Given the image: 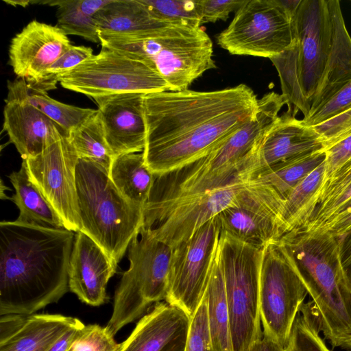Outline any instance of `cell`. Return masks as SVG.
Masks as SVG:
<instances>
[{"label": "cell", "mask_w": 351, "mask_h": 351, "mask_svg": "<svg viewBox=\"0 0 351 351\" xmlns=\"http://www.w3.org/2000/svg\"><path fill=\"white\" fill-rule=\"evenodd\" d=\"M185 351H216L209 332L205 293L191 319Z\"/></svg>", "instance_id": "cell-38"}, {"label": "cell", "mask_w": 351, "mask_h": 351, "mask_svg": "<svg viewBox=\"0 0 351 351\" xmlns=\"http://www.w3.org/2000/svg\"><path fill=\"white\" fill-rule=\"evenodd\" d=\"M323 145V152L351 134V108L311 126Z\"/></svg>", "instance_id": "cell-39"}, {"label": "cell", "mask_w": 351, "mask_h": 351, "mask_svg": "<svg viewBox=\"0 0 351 351\" xmlns=\"http://www.w3.org/2000/svg\"><path fill=\"white\" fill-rule=\"evenodd\" d=\"M230 315L233 351H248L263 334L260 316V271L263 249L224 232L219 241Z\"/></svg>", "instance_id": "cell-9"}, {"label": "cell", "mask_w": 351, "mask_h": 351, "mask_svg": "<svg viewBox=\"0 0 351 351\" xmlns=\"http://www.w3.org/2000/svg\"><path fill=\"white\" fill-rule=\"evenodd\" d=\"M351 199V158L339 167L317 190L309 212L298 228L325 232Z\"/></svg>", "instance_id": "cell-25"}, {"label": "cell", "mask_w": 351, "mask_h": 351, "mask_svg": "<svg viewBox=\"0 0 351 351\" xmlns=\"http://www.w3.org/2000/svg\"><path fill=\"white\" fill-rule=\"evenodd\" d=\"M350 210H351V199H350V201H349V202H348V203H347V204H346L343 207V208H342V210H341V211L340 214L337 216V217H338L339 216H340L341 215H342V214H343V213H347V212H348V211H350ZM337 218H336V219H337ZM335 220H334V221H335Z\"/></svg>", "instance_id": "cell-48"}, {"label": "cell", "mask_w": 351, "mask_h": 351, "mask_svg": "<svg viewBox=\"0 0 351 351\" xmlns=\"http://www.w3.org/2000/svg\"><path fill=\"white\" fill-rule=\"evenodd\" d=\"M7 3L11 4L14 6L16 5H20L23 7L27 6L29 3H32V1H4Z\"/></svg>", "instance_id": "cell-47"}, {"label": "cell", "mask_w": 351, "mask_h": 351, "mask_svg": "<svg viewBox=\"0 0 351 351\" xmlns=\"http://www.w3.org/2000/svg\"><path fill=\"white\" fill-rule=\"evenodd\" d=\"M246 182L234 181L199 193L150 197L144 206L143 227L174 249L234 204Z\"/></svg>", "instance_id": "cell-11"}, {"label": "cell", "mask_w": 351, "mask_h": 351, "mask_svg": "<svg viewBox=\"0 0 351 351\" xmlns=\"http://www.w3.org/2000/svg\"><path fill=\"white\" fill-rule=\"evenodd\" d=\"M109 176L123 196L143 207L151 195L156 178L147 167L143 152L116 156Z\"/></svg>", "instance_id": "cell-28"}, {"label": "cell", "mask_w": 351, "mask_h": 351, "mask_svg": "<svg viewBox=\"0 0 351 351\" xmlns=\"http://www.w3.org/2000/svg\"><path fill=\"white\" fill-rule=\"evenodd\" d=\"M191 319L177 306L156 303L119 344L118 351H185Z\"/></svg>", "instance_id": "cell-22"}, {"label": "cell", "mask_w": 351, "mask_h": 351, "mask_svg": "<svg viewBox=\"0 0 351 351\" xmlns=\"http://www.w3.org/2000/svg\"><path fill=\"white\" fill-rule=\"evenodd\" d=\"M99 33L140 35L172 24L155 16L141 0H111L95 15Z\"/></svg>", "instance_id": "cell-24"}, {"label": "cell", "mask_w": 351, "mask_h": 351, "mask_svg": "<svg viewBox=\"0 0 351 351\" xmlns=\"http://www.w3.org/2000/svg\"><path fill=\"white\" fill-rule=\"evenodd\" d=\"M119 344L107 326L84 325L69 351H118Z\"/></svg>", "instance_id": "cell-37"}, {"label": "cell", "mask_w": 351, "mask_h": 351, "mask_svg": "<svg viewBox=\"0 0 351 351\" xmlns=\"http://www.w3.org/2000/svg\"><path fill=\"white\" fill-rule=\"evenodd\" d=\"M15 193L10 199L19 210L17 221L46 227L62 228L63 223L56 211L30 180L25 164L9 175Z\"/></svg>", "instance_id": "cell-27"}, {"label": "cell", "mask_w": 351, "mask_h": 351, "mask_svg": "<svg viewBox=\"0 0 351 351\" xmlns=\"http://www.w3.org/2000/svg\"><path fill=\"white\" fill-rule=\"evenodd\" d=\"M287 101L270 92L258 99L254 117L184 169L174 189L158 196L187 195L212 190L240 179L245 161L258 147ZM245 182V181H244Z\"/></svg>", "instance_id": "cell-7"}, {"label": "cell", "mask_w": 351, "mask_h": 351, "mask_svg": "<svg viewBox=\"0 0 351 351\" xmlns=\"http://www.w3.org/2000/svg\"><path fill=\"white\" fill-rule=\"evenodd\" d=\"M77 319L59 314L2 315L0 351H47Z\"/></svg>", "instance_id": "cell-23"}, {"label": "cell", "mask_w": 351, "mask_h": 351, "mask_svg": "<svg viewBox=\"0 0 351 351\" xmlns=\"http://www.w3.org/2000/svg\"><path fill=\"white\" fill-rule=\"evenodd\" d=\"M258 105L257 95L244 84L145 95L147 167L156 177L182 170L252 119Z\"/></svg>", "instance_id": "cell-1"}, {"label": "cell", "mask_w": 351, "mask_h": 351, "mask_svg": "<svg viewBox=\"0 0 351 351\" xmlns=\"http://www.w3.org/2000/svg\"><path fill=\"white\" fill-rule=\"evenodd\" d=\"M73 232L23 223H0V315H32L69 290Z\"/></svg>", "instance_id": "cell-3"}, {"label": "cell", "mask_w": 351, "mask_h": 351, "mask_svg": "<svg viewBox=\"0 0 351 351\" xmlns=\"http://www.w3.org/2000/svg\"><path fill=\"white\" fill-rule=\"evenodd\" d=\"M325 159V152H319L275 165L252 180L269 186L285 201L296 186Z\"/></svg>", "instance_id": "cell-29"}, {"label": "cell", "mask_w": 351, "mask_h": 351, "mask_svg": "<svg viewBox=\"0 0 351 351\" xmlns=\"http://www.w3.org/2000/svg\"><path fill=\"white\" fill-rule=\"evenodd\" d=\"M81 230L118 264L143 226V208L117 189L100 165L79 158L75 171Z\"/></svg>", "instance_id": "cell-6"}, {"label": "cell", "mask_w": 351, "mask_h": 351, "mask_svg": "<svg viewBox=\"0 0 351 351\" xmlns=\"http://www.w3.org/2000/svg\"><path fill=\"white\" fill-rule=\"evenodd\" d=\"M144 96L130 93L93 99L97 105L106 140L114 158L143 152L145 149Z\"/></svg>", "instance_id": "cell-20"}, {"label": "cell", "mask_w": 351, "mask_h": 351, "mask_svg": "<svg viewBox=\"0 0 351 351\" xmlns=\"http://www.w3.org/2000/svg\"><path fill=\"white\" fill-rule=\"evenodd\" d=\"M319 322L313 301L303 303L284 351H330L319 335Z\"/></svg>", "instance_id": "cell-32"}, {"label": "cell", "mask_w": 351, "mask_h": 351, "mask_svg": "<svg viewBox=\"0 0 351 351\" xmlns=\"http://www.w3.org/2000/svg\"><path fill=\"white\" fill-rule=\"evenodd\" d=\"M284 202L269 186L249 180L234 204L217 215L220 231L263 249L286 232L282 220Z\"/></svg>", "instance_id": "cell-15"}, {"label": "cell", "mask_w": 351, "mask_h": 351, "mask_svg": "<svg viewBox=\"0 0 351 351\" xmlns=\"http://www.w3.org/2000/svg\"><path fill=\"white\" fill-rule=\"evenodd\" d=\"M38 3L57 6V25L66 35H75L89 41L99 43L95 16L80 8L79 0L43 1Z\"/></svg>", "instance_id": "cell-33"}, {"label": "cell", "mask_w": 351, "mask_h": 351, "mask_svg": "<svg viewBox=\"0 0 351 351\" xmlns=\"http://www.w3.org/2000/svg\"><path fill=\"white\" fill-rule=\"evenodd\" d=\"M248 351H284V348L264 334L254 341Z\"/></svg>", "instance_id": "cell-46"}, {"label": "cell", "mask_w": 351, "mask_h": 351, "mask_svg": "<svg viewBox=\"0 0 351 351\" xmlns=\"http://www.w3.org/2000/svg\"><path fill=\"white\" fill-rule=\"evenodd\" d=\"M71 45L58 26L33 20L12 39L9 63L19 78L33 84Z\"/></svg>", "instance_id": "cell-19"}, {"label": "cell", "mask_w": 351, "mask_h": 351, "mask_svg": "<svg viewBox=\"0 0 351 351\" xmlns=\"http://www.w3.org/2000/svg\"><path fill=\"white\" fill-rule=\"evenodd\" d=\"M247 0H199L202 23L226 21L231 12H237Z\"/></svg>", "instance_id": "cell-41"}, {"label": "cell", "mask_w": 351, "mask_h": 351, "mask_svg": "<svg viewBox=\"0 0 351 351\" xmlns=\"http://www.w3.org/2000/svg\"><path fill=\"white\" fill-rule=\"evenodd\" d=\"M311 295L320 330L332 347L351 351V290L339 254V237L292 229L279 239Z\"/></svg>", "instance_id": "cell-4"}, {"label": "cell", "mask_w": 351, "mask_h": 351, "mask_svg": "<svg viewBox=\"0 0 351 351\" xmlns=\"http://www.w3.org/2000/svg\"><path fill=\"white\" fill-rule=\"evenodd\" d=\"M220 232L216 216L173 249L165 302L191 318L204 295Z\"/></svg>", "instance_id": "cell-14"}, {"label": "cell", "mask_w": 351, "mask_h": 351, "mask_svg": "<svg viewBox=\"0 0 351 351\" xmlns=\"http://www.w3.org/2000/svg\"><path fill=\"white\" fill-rule=\"evenodd\" d=\"M295 114L289 109L279 115L245 162L241 171L243 180H251L275 165L323 152L313 128L304 125Z\"/></svg>", "instance_id": "cell-18"}, {"label": "cell", "mask_w": 351, "mask_h": 351, "mask_svg": "<svg viewBox=\"0 0 351 351\" xmlns=\"http://www.w3.org/2000/svg\"><path fill=\"white\" fill-rule=\"evenodd\" d=\"M292 13L282 0H247L217 36L232 55L271 59L291 44Z\"/></svg>", "instance_id": "cell-13"}, {"label": "cell", "mask_w": 351, "mask_h": 351, "mask_svg": "<svg viewBox=\"0 0 351 351\" xmlns=\"http://www.w3.org/2000/svg\"><path fill=\"white\" fill-rule=\"evenodd\" d=\"M324 152L326 154L325 171L322 184L351 158V134Z\"/></svg>", "instance_id": "cell-42"}, {"label": "cell", "mask_w": 351, "mask_h": 351, "mask_svg": "<svg viewBox=\"0 0 351 351\" xmlns=\"http://www.w3.org/2000/svg\"><path fill=\"white\" fill-rule=\"evenodd\" d=\"M28 98L36 107L63 128L68 135L97 111L62 103L49 97L47 92L29 86Z\"/></svg>", "instance_id": "cell-34"}, {"label": "cell", "mask_w": 351, "mask_h": 351, "mask_svg": "<svg viewBox=\"0 0 351 351\" xmlns=\"http://www.w3.org/2000/svg\"><path fill=\"white\" fill-rule=\"evenodd\" d=\"M61 86L92 99L122 93L170 91L160 73L145 63L117 51L101 48L64 75Z\"/></svg>", "instance_id": "cell-12"}, {"label": "cell", "mask_w": 351, "mask_h": 351, "mask_svg": "<svg viewBox=\"0 0 351 351\" xmlns=\"http://www.w3.org/2000/svg\"><path fill=\"white\" fill-rule=\"evenodd\" d=\"M324 171L325 160L299 183L285 199L282 220L286 232L300 227L304 221L314 197L322 185Z\"/></svg>", "instance_id": "cell-31"}, {"label": "cell", "mask_w": 351, "mask_h": 351, "mask_svg": "<svg viewBox=\"0 0 351 351\" xmlns=\"http://www.w3.org/2000/svg\"><path fill=\"white\" fill-rule=\"evenodd\" d=\"M130 265L115 291L112 313L106 325L115 335L143 317L153 304L165 300L173 249L142 227L128 248Z\"/></svg>", "instance_id": "cell-8"}, {"label": "cell", "mask_w": 351, "mask_h": 351, "mask_svg": "<svg viewBox=\"0 0 351 351\" xmlns=\"http://www.w3.org/2000/svg\"><path fill=\"white\" fill-rule=\"evenodd\" d=\"M205 295L209 332L214 348L216 351H233L219 242L212 262Z\"/></svg>", "instance_id": "cell-26"}, {"label": "cell", "mask_w": 351, "mask_h": 351, "mask_svg": "<svg viewBox=\"0 0 351 351\" xmlns=\"http://www.w3.org/2000/svg\"><path fill=\"white\" fill-rule=\"evenodd\" d=\"M158 18L193 27L202 24L199 0H141Z\"/></svg>", "instance_id": "cell-35"}, {"label": "cell", "mask_w": 351, "mask_h": 351, "mask_svg": "<svg viewBox=\"0 0 351 351\" xmlns=\"http://www.w3.org/2000/svg\"><path fill=\"white\" fill-rule=\"evenodd\" d=\"M308 291L280 240L267 244L260 271V316L263 334L285 348Z\"/></svg>", "instance_id": "cell-10"}, {"label": "cell", "mask_w": 351, "mask_h": 351, "mask_svg": "<svg viewBox=\"0 0 351 351\" xmlns=\"http://www.w3.org/2000/svg\"><path fill=\"white\" fill-rule=\"evenodd\" d=\"M339 254L343 274L351 290V229L339 236Z\"/></svg>", "instance_id": "cell-43"}, {"label": "cell", "mask_w": 351, "mask_h": 351, "mask_svg": "<svg viewBox=\"0 0 351 351\" xmlns=\"http://www.w3.org/2000/svg\"><path fill=\"white\" fill-rule=\"evenodd\" d=\"M292 43L270 59L289 109L314 113L351 81V36L338 0H301Z\"/></svg>", "instance_id": "cell-2"}, {"label": "cell", "mask_w": 351, "mask_h": 351, "mask_svg": "<svg viewBox=\"0 0 351 351\" xmlns=\"http://www.w3.org/2000/svg\"><path fill=\"white\" fill-rule=\"evenodd\" d=\"M8 96L3 109V130L22 159L35 156L68 133L49 118L28 98L24 79L8 83Z\"/></svg>", "instance_id": "cell-17"}, {"label": "cell", "mask_w": 351, "mask_h": 351, "mask_svg": "<svg viewBox=\"0 0 351 351\" xmlns=\"http://www.w3.org/2000/svg\"><path fill=\"white\" fill-rule=\"evenodd\" d=\"M351 108V81L346 84L324 105L301 121L307 126H313Z\"/></svg>", "instance_id": "cell-40"}, {"label": "cell", "mask_w": 351, "mask_h": 351, "mask_svg": "<svg viewBox=\"0 0 351 351\" xmlns=\"http://www.w3.org/2000/svg\"><path fill=\"white\" fill-rule=\"evenodd\" d=\"M78 159L68 137H64L23 160L30 180L56 211L64 228L75 233L82 227L75 179Z\"/></svg>", "instance_id": "cell-16"}, {"label": "cell", "mask_w": 351, "mask_h": 351, "mask_svg": "<svg viewBox=\"0 0 351 351\" xmlns=\"http://www.w3.org/2000/svg\"><path fill=\"white\" fill-rule=\"evenodd\" d=\"M117 263L89 236L76 232L69 267V290L84 303L98 306L106 302V287Z\"/></svg>", "instance_id": "cell-21"}, {"label": "cell", "mask_w": 351, "mask_h": 351, "mask_svg": "<svg viewBox=\"0 0 351 351\" xmlns=\"http://www.w3.org/2000/svg\"><path fill=\"white\" fill-rule=\"evenodd\" d=\"M350 229H351V210L339 216L326 231L339 237Z\"/></svg>", "instance_id": "cell-45"}, {"label": "cell", "mask_w": 351, "mask_h": 351, "mask_svg": "<svg viewBox=\"0 0 351 351\" xmlns=\"http://www.w3.org/2000/svg\"><path fill=\"white\" fill-rule=\"evenodd\" d=\"M102 48L117 51L156 70L170 91L188 89L206 71L215 69L213 42L201 27L174 23L140 35L99 33Z\"/></svg>", "instance_id": "cell-5"}, {"label": "cell", "mask_w": 351, "mask_h": 351, "mask_svg": "<svg viewBox=\"0 0 351 351\" xmlns=\"http://www.w3.org/2000/svg\"><path fill=\"white\" fill-rule=\"evenodd\" d=\"M85 324L79 319L70 326L47 351H69L80 330Z\"/></svg>", "instance_id": "cell-44"}, {"label": "cell", "mask_w": 351, "mask_h": 351, "mask_svg": "<svg viewBox=\"0 0 351 351\" xmlns=\"http://www.w3.org/2000/svg\"><path fill=\"white\" fill-rule=\"evenodd\" d=\"M68 139L79 158L94 161L109 173L114 156L106 140L97 109L84 123L69 132Z\"/></svg>", "instance_id": "cell-30"}, {"label": "cell", "mask_w": 351, "mask_h": 351, "mask_svg": "<svg viewBox=\"0 0 351 351\" xmlns=\"http://www.w3.org/2000/svg\"><path fill=\"white\" fill-rule=\"evenodd\" d=\"M94 54L91 47L85 46L71 47L64 52L46 71L43 77L33 84L30 88L47 92L56 88L61 77L69 71L88 59Z\"/></svg>", "instance_id": "cell-36"}]
</instances>
